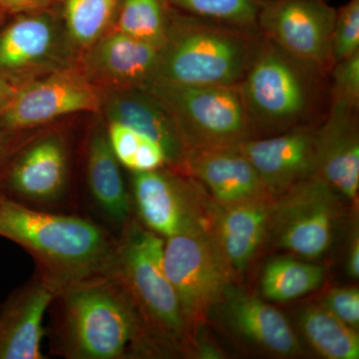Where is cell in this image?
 Listing matches in <instances>:
<instances>
[{
  "label": "cell",
  "mask_w": 359,
  "mask_h": 359,
  "mask_svg": "<svg viewBox=\"0 0 359 359\" xmlns=\"http://www.w3.org/2000/svg\"><path fill=\"white\" fill-rule=\"evenodd\" d=\"M121 0H65L68 39L75 48L88 50L105 34Z\"/></svg>",
  "instance_id": "obj_26"
},
{
  "label": "cell",
  "mask_w": 359,
  "mask_h": 359,
  "mask_svg": "<svg viewBox=\"0 0 359 359\" xmlns=\"http://www.w3.org/2000/svg\"><path fill=\"white\" fill-rule=\"evenodd\" d=\"M261 37L259 32L173 14L155 79L189 85H238Z\"/></svg>",
  "instance_id": "obj_4"
},
{
  "label": "cell",
  "mask_w": 359,
  "mask_h": 359,
  "mask_svg": "<svg viewBox=\"0 0 359 359\" xmlns=\"http://www.w3.org/2000/svg\"><path fill=\"white\" fill-rule=\"evenodd\" d=\"M109 122L119 123L159 144L168 167L183 173L189 151L173 116L145 88L111 90L102 108Z\"/></svg>",
  "instance_id": "obj_16"
},
{
  "label": "cell",
  "mask_w": 359,
  "mask_h": 359,
  "mask_svg": "<svg viewBox=\"0 0 359 359\" xmlns=\"http://www.w3.org/2000/svg\"><path fill=\"white\" fill-rule=\"evenodd\" d=\"M335 15L325 0H264L257 27L290 56L328 75Z\"/></svg>",
  "instance_id": "obj_9"
},
{
  "label": "cell",
  "mask_w": 359,
  "mask_h": 359,
  "mask_svg": "<svg viewBox=\"0 0 359 359\" xmlns=\"http://www.w3.org/2000/svg\"><path fill=\"white\" fill-rule=\"evenodd\" d=\"M107 134L116 158L132 172L153 171L167 166L164 150L147 137L116 122H109Z\"/></svg>",
  "instance_id": "obj_28"
},
{
  "label": "cell",
  "mask_w": 359,
  "mask_h": 359,
  "mask_svg": "<svg viewBox=\"0 0 359 359\" xmlns=\"http://www.w3.org/2000/svg\"><path fill=\"white\" fill-rule=\"evenodd\" d=\"M119 161L111 148L107 131L96 127L87 147V181L92 197L101 211L123 226L130 219L131 200L125 186Z\"/></svg>",
  "instance_id": "obj_22"
},
{
  "label": "cell",
  "mask_w": 359,
  "mask_h": 359,
  "mask_svg": "<svg viewBox=\"0 0 359 359\" xmlns=\"http://www.w3.org/2000/svg\"><path fill=\"white\" fill-rule=\"evenodd\" d=\"M67 175L65 143L57 136H47L21 151L7 170L4 183L20 199L52 203L65 193Z\"/></svg>",
  "instance_id": "obj_19"
},
{
  "label": "cell",
  "mask_w": 359,
  "mask_h": 359,
  "mask_svg": "<svg viewBox=\"0 0 359 359\" xmlns=\"http://www.w3.org/2000/svg\"><path fill=\"white\" fill-rule=\"evenodd\" d=\"M56 0H0L4 13H21L41 11Z\"/></svg>",
  "instance_id": "obj_32"
},
{
  "label": "cell",
  "mask_w": 359,
  "mask_h": 359,
  "mask_svg": "<svg viewBox=\"0 0 359 359\" xmlns=\"http://www.w3.org/2000/svg\"><path fill=\"white\" fill-rule=\"evenodd\" d=\"M161 48L113 30L90 47L84 72L112 90L144 88L157 76Z\"/></svg>",
  "instance_id": "obj_15"
},
{
  "label": "cell",
  "mask_w": 359,
  "mask_h": 359,
  "mask_svg": "<svg viewBox=\"0 0 359 359\" xmlns=\"http://www.w3.org/2000/svg\"><path fill=\"white\" fill-rule=\"evenodd\" d=\"M359 52V0H348L337 8L332 39L334 65Z\"/></svg>",
  "instance_id": "obj_29"
},
{
  "label": "cell",
  "mask_w": 359,
  "mask_h": 359,
  "mask_svg": "<svg viewBox=\"0 0 359 359\" xmlns=\"http://www.w3.org/2000/svg\"><path fill=\"white\" fill-rule=\"evenodd\" d=\"M347 276L353 278H359V237L358 233H354L346 259Z\"/></svg>",
  "instance_id": "obj_34"
},
{
  "label": "cell",
  "mask_w": 359,
  "mask_h": 359,
  "mask_svg": "<svg viewBox=\"0 0 359 359\" xmlns=\"http://www.w3.org/2000/svg\"><path fill=\"white\" fill-rule=\"evenodd\" d=\"M133 172L132 192L142 224L164 238L205 229L209 200L192 177L177 170Z\"/></svg>",
  "instance_id": "obj_10"
},
{
  "label": "cell",
  "mask_w": 359,
  "mask_h": 359,
  "mask_svg": "<svg viewBox=\"0 0 359 359\" xmlns=\"http://www.w3.org/2000/svg\"><path fill=\"white\" fill-rule=\"evenodd\" d=\"M170 6L168 0H121L115 30L163 46L173 18Z\"/></svg>",
  "instance_id": "obj_25"
},
{
  "label": "cell",
  "mask_w": 359,
  "mask_h": 359,
  "mask_svg": "<svg viewBox=\"0 0 359 359\" xmlns=\"http://www.w3.org/2000/svg\"><path fill=\"white\" fill-rule=\"evenodd\" d=\"M0 11H1V13H4V11H1V8H0Z\"/></svg>",
  "instance_id": "obj_37"
},
{
  "label": "cell",
  "mask_w": 359,
  "mask_h": 359,
  "mask_svg": "<svg viewBox=\"0 0 359 359\" xmlns=\"http://www.w3.org/2000/svg\"><path fill=\"white\" fill-rule=\"evenodd\" d=\"M56 299L65 358L124 359L159 351L129 295L109 273L74 283Z\"/></svg>",
  "instance_id": "obj_2"
},
{
  "label": "cell",
  "mask_w": 359,
  "mask_h": 359,
  "mask_svg": "<svg viewBox=\"0 0 359 359\" xmlns=\"http://www.w3.org/2000/svg\"><path fill=\"white\" fill-rule=\"evenodd\" d=\"M323 306L344 321L358 330L359 327V292L358 287H337L323 297Z\"/></svg>",
  "instance_id": "obj_31"
},
{
  "label": "cell",
  "mask_w": 359,
  "mask_h": 359,
  "mask_svg": "<svg viewBox=\"0 0 359 359\" xmlns=\"http://www.w3.org/2000/svg\"><path fill=\"white\" fill-rule=\"evenodd\" d=\"M26 81H20L18 78L0 74V110L11 100Z\"/></svg>",
  "instance_id": "obj_33"
},
{
  "label": "cell",
  "mask_w": 359,
  "mask_h": 359,
  "mask_svg": "<svg viewBox=\"0 0 359 359\" xmlns=\"http://www.w3.org/2000/svg\"><path fill=\"white\" fill-rule=\"evenodd\" d=\"M183 173L223 204L271 196L255 168L236 147L191 151Z\"/></svg>",
  "instance_id": "obj_20"
},
{
  "label": "cell",
  "mask_w": 359,
  "mask_h": 359,
  "mask_svg": "<svg viewBox=\"0 0 359 359\" xmlns=\"http://www.w3.org/2000/svg\"><path fill=\"white\" fill-rule=\"evenodd\" d=\"M299 325L309 344L323 358H359L358 330L339 320L323 304L304 309Z\"/></svg>",
  "instance_id": "obj_23"
},
{
  "label": "cell",
  "mask_w": 359,
  "mask_h": 359,
  "mask_svg": "<svg viewBox=\"0 0 359 359\" xmlns=\"http://www.w3.org/2000/svg\"><path fill=\"white\" fill-rule=\"evenodd\" d=\"M2 16H4V13H1V11H0V18H1Z\"/></svg>",
  "instance_id": "obj_36"
},
{
  "label": "cell",
  "mask_w": 359,
  "mask_h": 359,
  "mask_svg": "<svg viewBox=\"0 0 359 359\" xmlns=\"http://www.w3.org/2000/svg\"><path fill=\"white\" fill-rule=\"evenodd\" d=\"M103 95L82 70H58L39 80L27 82L0 110V123L8 132L46 124L79 112H99Z\"/></svg>",
  "instance_id": "obj_11"
},
{
  "label": "cell",
  "mask_w": 359,
  "mask_h": 359,
  "mask_svg": "<svg viewBox=\"0 0 359 359\" xmlns=\"http://www.w3.org/2000/svg\"><path fill=\"white\" fill-rule=\"evenodd\" d=\"M144 88L173 116L189 152L236 147L255 137L238 85H189L154 79Z\"/></svg>",
  "instance_id": "obj_6"
},
{
  "label": "cell",
  "mask_w": 359,
  "mask_h": 359,
  "mask_svg": "<svg viewBox=\"0 0 359 359\" xmlns=\"http://www.w3.org/2000/svg\"><path fill=\"white\" fill-rule=\"evenodd\" d=\"M58 32L50 14H26L0 32V74H13L34 69L53 56Z\"/></svg>",
  "instance_id": "obj_21"
},
{
  "label": "cell",
  "mask_w": 359,
  "mask_h": 359,
  "mask_svg": "<svg viewBox=\"0 0 359 359\" xmlns=\"http://www.w3.org/2000/svg\"><path fill=\"white\" fill-rule=\"evenodd\" d=\"M318 126L309 125L283 133L254 137L241 142L236 148L255 168L266 192L276 198L318 174Z\"/></svg>",
  "instance_id": "obj_12"
},
{
  "label": "cell",
  "mask_w": 359,
  "mask_h": 359,
  "mask_svg": "<svg viewBox=\"0 0 359 359\" xmlns=\"http://www.w3.org/2000/svg\"><path fill=\"white\" fill-rule=\"evenodd\" d=\"M187 15L259 32L257 20L264 0H168Z\"/></svg>",
  "instance_id": "obj_27"
},
{
  "label": "cell",
  "mask_w": 359,
  "mask_h": 359,
  "mask_svg": "<svg viewBox=\"0 0 359 359\" xmlns=\"http://www.w3.org/2000/svg\"><path fill=\"white\" fill-rule=\"evenodd\" d=\"M327 76L262 35L238 84L255 137L320 125L330 104Z\"/></svg>",
  "instance_id": "obj_3"
},
{
  "label": "cell",
  "mask_w": 359,
  "mask_h": 359,
  "mask_svg": "<svg viewBox=\"0 0 359 359\" xmlns=\"http://www.w3.org/2000/svg\"><path fill=\"white\" fill-rule=\"evenodd\" d=\"M276 198L223 204L209 200L207 231L231 273H242L268 236Z\"/></svg>",
  "instance_id": "obj_13"
},
{
  "label": "cell",
  "mask_w": 359,
  "mask_h": 359,
  "mask_svg": "<svg viewBox=\"0 0 359 359\" xmlns=\"http://www.w3.org/2000/svg\"><path fill=\"white\" fill-rule=\"evenodd\" d=\"M358 109L330 102L316 130V175L337 195L353 202L359 190Z\"/></svg>",
  "instance_id": "obj_14"
},
{
  "label": "cell",
  "mask_w": 359,
  "mask_h": 359,
  "mask_svg": "<svg viewBox=\"0 0 359 359\" xmlns=\"http://www.w3.org/2000/svg\"><path fill=\"white\" fill-rule=\"evenodd\" d=\"M330 74V102L359 108V52L334 65Z\"/></svg>",
  "instance_id": "obj_30"
},
{
  "label": "cell",
  "mask_w": 359,
  "mask_h": 359,
  "mask_svg": "<svg viewBox=\"0 0 359 359\" xmlns=\"http://www.w3.org/2000/svg\"><path fill=\"white\" fill-rule=\"evenodd\" d=\"M325 269L292 257H278L266 264L262 292L266 299L287 302L318 290L325 280Z\"/></svg>",
  "instance_id": "obj_24"
},
{
  "label": "cell",
  "mask_w": 359,
  "mask_h": 359,
  "mask_svg": "<svg viewBox=\"0 0 359 359\" xmlns=\"http://www.w3.org/2000/svg\"><path fill=\"white\" fill-rule=\"evenodd\" d=\"M56 290L41 276L11 295L0 309V359H43L45 313Z\"/></svg>",
  "instance_id": "obj_17"
},
{
  "label": "cell",
  "mask_w": 359,
  "mask_h": 359,
  "mask_svg": "<svg viewBox=\"0 0 359 359\" xmlns=\"http://www.w3.org/2000/svg\"><path fill=\"white\" fill-rule=\"evenodd\" d=\"M218 306L229 327L254 346L280 356L297 355L301 351L287 318L263 299L230 285Z\"/></svg>",
  "instance_id": "obj_18"
},
{
  "label": "cell",
  "mask_w": 359,
  "mask_h": 359,
  "mask_svg": "<svg viewBox=\"0 0 359 359\" xmlns=\"http://www.w3.org/2000/svg\"><path fill=\"white\" fill-rule=\"evenodd\" d=\"M164 248V238L129 219L122 226L108 271L129 295L159 351L179 346L188 332L178 297L165 271Z\"/></svg>",
  "instance_id": "obj_5"
},
{
  "label": "cell",
  "mask_w": 359,
  "mask_h": 359,
  "mask_svg": "<svg viewBox=\"0 0 359 359\" xmlns=\"http://www.w3.org/2000/svg\"><path fill=\"white\" fill-rule=\"evenodd\" d=\"M337 195L318 175L276 198L269 235L278 247L318 259L334 241Z\"/></svg>",
  "instance_id": "obj_8"
},
{
  "label": "cell",
  "mask_w": 359,
  "mask_h": 359,
  "mask_svg": "<svg viewBox=\"0 0 359 359\" xmlns=\"http://www.w3.org/2000/svg\"><path fill=\"white\" fill-rule=\"evenodd\" d=\"M164 269L188 328L218 306L233 276L205 229L166 238Z\"/></svg>",
  "instance_id": "obj_7"
},
{
  "label": "cell",
  "mask_w": 359,
  "mask_h": 359,
  "mask_svg": "<svg viewBox=\"0 0 359 359\" xmlns=\"http://www.w3.org/2000/svg\"><path fill=\"white\" fill-rule=\"evenodd\" d=\"M0 237L27 250L56 290L107 275L116 241L88 219L32 209L0 193Z\"/></svg>",
  "instance_id": "obj_1"
},
{
  "label": "cell",
  "mask_w": 359,
  "mask_h": 359,
  "mask_svg": "<svg viewBox=\"0 0 359 359\" xmlns=\"http://www.w3.org/2000/svg\"><path fill=\"white\" fill-rule=\"evenodd\" d=\"M9 132L7 131L4 126H2L1 123H0V159H1V156L4 154V147H6V138L7 135H8Z\"/></svg>",
  "instance_id": "obj_35"
}]
</instances>
